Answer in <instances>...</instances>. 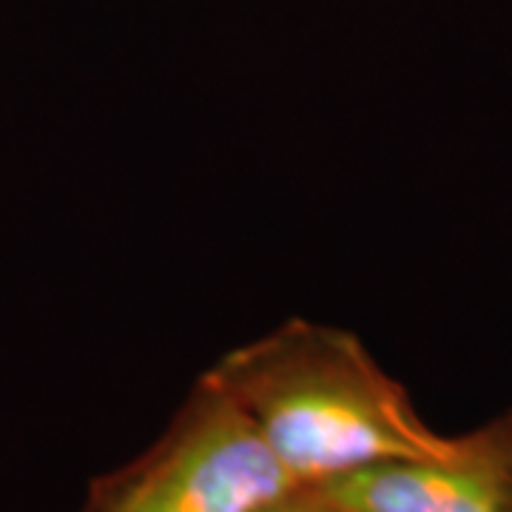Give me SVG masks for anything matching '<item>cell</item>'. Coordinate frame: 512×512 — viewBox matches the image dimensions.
<instances>
[{
  "instance_id": "cell-3",
  "label": "cell",
  "mask_w": 512,
  "mask_h": 512,
  "mask_svg": "<svg viewBox=\"0 0 512 512\" xmlns=\"http://www.w3.org/2000/svg\"><path fill=\"white\" fill-rule=\"evenodd\" d=\"M316 487L350 512H512V484L490 424L461 436L453 456L379 461Z\"/></svg>"
},
{
  "instance_id": "cell-4",
  "label": "cell",
  "mask_w": 512,
  "mask_h": 512,
  "mask_svg": "<svg viewBox=\"0 0 512 512\" xmlns=\"http://www.w3.org/2000/svg\"><path fill=\"white\" fill-rule=\"evenodd\" d=\"M259 512H350L316 484H296Z\"/></svg>"
},
{
  "instance_id": "cell-1",
  "label": "cell",
  "mask_w": 512,
  "mask_h": 512,
  "mask_svg": "<svg viewBox=\"0 0 512 512\" xmlns=\"http://www.w3.org/2000/svg\"><path fill=\"white\" fill-rule=\"evenodd\" d=\"M251 416L299 484L379 461L453 456L461 436L421 419L356 333L291 319L205 373Z\"/></svg>"
},
{
  "instance_id": "cell-2",
  "label": "cell",
  "mask_w": 512,
  "mask_h": 512,
  "mask_svg": "<svg viewBox=\"0 0 512 512\" xmlns=\"http://www.w3.org/2000/svg\"><path fill=\"white\" fill-rule=\"evenodd\" d=\"M296 484L251 416L202 376L143 456L94 481L83 512H259Z\"/></svg>"
},
{
  "instance_id": "cell-5",
  "label": "cell",
  "mask_w": 512,
  "mask_h": 512,
  "mask_svg": "<svg viewBox=\"0 0 512 512\" xmlns=\"http://www.w3.org/2000/svg\"><path fill=\"white\" fill-rule=\"evenodd\" d=\"M490 427H493L495 444H498V453L504 458V467H507V476H510L512 484V410L490 421Z\"/></svg>"
}]
</instances>
